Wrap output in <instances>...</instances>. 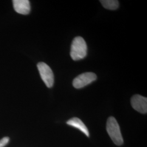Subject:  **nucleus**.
I'll return each instance as SVG.
<instances>
[{
  "label": "nucleus",
  "mask_w": 147,
  "mask_h": 147,
  "mask_svg": "<svg viewBox=\"0 0 147 147\" xmlns=\"http://www.w3.org/2000/svg\"><path fill=\"white\" fill-rule=\"evenodd\" d=\"M14 9L19 14L27 15L31 11L30 2L28 0H14L13 1Z\"/></svg>",
  "instance_id": "obj_6"
},
{
  "label": "nucleus",
  "mask_w": 147,
  "mask_h": 147,
  "mask_svg": "<svg viewBox=\"0 0 147 147\" xmlns=\"http://www.w3.org/2000/svg\"><path fill=\"white\" fill-rule=\"evenodd\" d=\"M106 130L112 141L117 146L123 143V138L121 134L120 127L116 119L110 117L107 121Z\"/></svg>",
  "instance_id": "obj_2"
},
{
  "label": "nucleus",
  "mask_w": 147,
  "mask_h": 147,
  "mask_svg": "<svg viewBox=\"0 0 147 147\" xmlns=\"http://www.w3.org/2000/svg\"><path fill=\"white\" fill-rule=\"evenodd\" d=\"M100 2L105 8L110 10H116L119 7V2L116 0H102Z\"/></svg>",
  "instance_id": "obj_8"
},
{
  "label": "nucleus",
  "mask_w": 147,
  "mask_h": 147,
  "mask_svg": "<svg viewBox=\"0 0 147 147\" xmlns=\"http://www.w3.org/2000/svg\"><path fill=\"white\" fill-rule=\"evenodd\" d=\"M97 79L96 74L91 72L81 74L74 79L73 82L74 87L76 89H80L91 84Z\"/></svg>",
  "instance_id": "obj_4"
},
{
  "label": "nucleus",
  "mask_w": 147,
  "mask_h": 147,
  "mask_svg": "<svg viewBox=\"0 0 147 147\" xmlns=\"http://www.w3.org/2000/svg\"><path fill=\"white\" fill-rule=\"evenodd\" d=\"M131 104L132 107L137 111L143 114L147 113V98L140 95H135L131 99Z\"/></svg>",
  "instance_id": "obj_5"
},
{
  "label": "nucleus",
  "mask_w": 147,
  "mask_h": 147,
  "mask_svg": "<svg viewBox=\"0 0 147 147\" xmlns=\"http://www.w3.org/2000/svg\"><path fill=\"white\" fill-rule=\"evenodd\" d=\"M9 138L7 137H3L2 140H0V147H4L9 142Z\"/></svg>",
  "instance_id": "obj_9"
},
{
  "label": "nucleus",
  "mask_w": 147,
  "mask_h": 147,
  "mask_svg": "<svg viewBox=\"0 0 147 147\" xmlns=\"http://www.w3.org/2000/svg\"><path fill=\"white\" fill-rule=\"evenodd\" d=\"M87 53V46L84 39L81 37H75L73 40L70 56L74 61H78L86 56Z\"/></svg>",
  "instance_id": "obj_1"
},
{
  "label": "nucleus",
  "mask_w": 147,
  "mask_h": 147,
  "mask_svg": "<svg viewBox=\"0 0 147 147\" xmlns=\"http://www.w3.org/2000/svg\"><path fill=\"white\" fill-rule=\"evenodd\" d=\"M41 78L48 88H51L54 84V75L50 67L44 62H39L37 64Z\"/></svg>",
  "instance_id": "obj_3"
},
{
  "label": "nucleus",
  "mask_w": 147,
  "mask_h": 147,
  "mask_svg": "<svg viewBox=\"0 0 147 147\" xmlns=\"http://www.w3.org/2000/svg\"><path fill=\"white\" fill-rule=\"evenodd\" d=\"M67 124L70 126H73L82 132L87 137L89 136V131L84 123L80 119L74 117L67 121Z\"/></svg>",
  "instance_id": "obj_7"
}]
</instances>
